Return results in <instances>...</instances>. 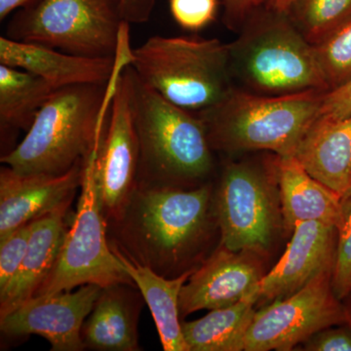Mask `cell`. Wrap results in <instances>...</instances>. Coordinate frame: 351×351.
<instances>
[{"instance_id":"5b68a950","label":"cell","mask_w":351,"mask_h":351,"mask_svg":"<svg viewBox=\"0 0 351 351\" xmlns=\"http://www.w3.org/2000/svg\"><path fill=\"white\" fill-rule=\"evenodd\" d=\"M138 77L170 103L199 113L234 88L228 44L217 38L152 36L132 50Z\"/></svg>"},{"instance_id":"83f0119b","label":"cell","mask_w":351,"mask_h":351,"mask_svg":"<svg viewBox=\"0 0 351 351\" xmlns=\"http://www.w3.org/2000/svg\"><path fill=\"white\" fill-rule=\"evenodd\" d=\"M175 22L186 31L197 32L216 18L218 0H169Z\"/></svg>"},{"instance_id":"f1b7e54d","label":"cell","mask_w":351,"mask_h":351,"mask_svg":"<svg viewBox=\"0 0 351 351\" xmlns=\"http://www.w3.org/2000/svg\"><path fill=\"white\" fill-rule=\"evenodd\" d=\"M304 350L351 351V325H339L315 332L304 343Z\"/></svg>"},{"instance_id":"4dcf8cb0","label":"cell","mask_w":351,"mask_h":351,"mask_svg":"<svg viewBox=\"0 0 351 351\" xmlns=\"http://www.w3.org/2000/svg\"><path fill=\"white\" fill-rule=\"evenodd\" d=\"M156 0H121L122 19L129 24H142L151 18Z\"/></svg>"},{"instance_id":"30bf717a","label":"cell","mask_w":351,"mask_h":351,"mask_svg":"<svg viewBox=\"0 0 351 351\" xmlns=\"http://www.w3.org/2000/svg\"><path fill=\"white\" fill-rule=\"evenodd\" d=\"M332 270L316 276L295 294L274 300L256 311L245 351H289L315 332L351 325V314L335 294Z\"/></svg>"},{"instance_id":"52a82bcc","label":"cell","mask_w":351,"mask_h":351,"mask_svg":"<svg viewBox=\"0 0 351 351\" xmlns=\"http://www.w3.org/2000/svg\"><path fill=\"white\" fill-rule=\"evenodd\" d=\"M120 3L121 0H36L13 16L5 36L77 56L117 57L125 22Z\"/></svg>"},{"instance_id":"7a4b0ae2","label":"cell","mask_w":351,"mask_h":351,"mask_svg":"<svg viewBox=\"0 0 351 351\" xmlns=\"http://www.w3.org/2000/svg\"><path fill=\"white\" fill-rule=\"evenodd\" d=\"M130 61V55L123 52L108 84L57 89L20 144L1 156V163L22 174L59 176L87 160L100 145L117 76Z\"/></svg>"},{"instance_id":"d6a6232c","label":"cell","mask_w":351,"mask_h":351,"mask_svg":"<svg viewBox=\"0 0 351 351\" xmlns=\"http://www.w3.org/2000/svg\"><path fill=\"white\" fill-rule=\"evenodd\" d=\"M36 0H0V21L5 20L17 9L24 8Z\"/></svg>"},{"instance_id":"ac0fdd59","label":"cell","mask_w":351,"mask_h":351,"mask_svg":"<svg viewBox=\"0 0 351 351\" xmlns=\"http://www.w3.org/2000/svg\"><path fill=\"white\" fill-rule=\"evenodd\" d=\"M69 208L32 221L31 239L19 272L0 294V317L34 298L49 276L66 237Z\"/></svg>"},{"instance_id":"d4e9b609","label":"cell","mask_w":351,"mask_h":351,"mask_svg":"<svg viewBox=\"0 0 351 351\" xmlns=\"http://www.w3.org/2000/svg\"><path fill=\"white\" fill-rule=\"evenodd\" d=\"M329 91L351 80V20L314 46Z\"/></svg>"},{"instance_id":"44dd1931","label":"cell","mask_w":351,"mask_h":351,"mask_svg":"<svg viewBox=\"0 0 351 351\" xmlns=\"http://www.w3.org/2000/svg\"><path fill=\"white\" fill-rule=\"evenodd\" d=\"M114 252L119 254L127 272L151 311L163 350L189 351L182 335V322H180L179 300L182 286L195 269L189 270L175 278H167L149 267L131 262L119 252Z\"/></svg>"},{"instance_id":"ba28073f","label":"cell","mask_w":351,"mask_h":351,"mask_svg":"<svg viewBox=\"0 0 351 351\" xmlns=\"http://www.w3.org/2000/svg\"><path fill=\"white\" fill-rule=\"evenodd\" d=\"M98 149L85 161L82 195L75 219L66 230L59 257L34 297L71 291L86 284L101 288L135 285L119 254L110 246L95 179Z\"/></svg>"},{"instance_id":"8fae6325","label":"cell","mask_w":351,"mask_h":351,"mask_svg":"<svg viewBox=\"0 0 351 351\" xmlns=\"http://www.w3.org/2000/svg\"><path fill=\"white\" fill-rule=\"evenodd\" d=\"M138 161L132 69L128 64L117 76L110 117L95 162L99 201L107 223L119 216L137 186Z\"/></svg>"},{"instance_id":"7402d4cb","label":"cell","mask_w":351,"mask_h":351,"mask_svg":"<svg viewBox=\"0 0 351 351\" xmlns=\"http://www.w3.org/2000/svg\"><path fill=\"white\" fill-rule=\"evenodd\" d=\"M258 291L223 308L213 309L204 317L182 322L189 351L245 350L247 332L256 314Z\"/></svg>"},{"instance_id":"e0dca14e","label":"cell","mask_w":351,"mask_h":351,"mask_svg":"<svg viewBox=\"0 0 351 351\" xmlns=\"http://www.w3.org/2000/svg\"><path fill=\"white\" fill-rule=\"evenodd\" d=\"M295 158L313 178L341 197L351 193V113L320 115L306 132Z\"/></svg>"},{"instance_id":"6da1fadb","label":"cell","mask_w":351,"mask_h":351,"mask_svg":"<svg viewBox=\"0 0 351 351\" xmlns=\"http://www.w3.org/2000/svg\"><path fill=\"white\" fill-rule=\"evenodd\" d=\"M212 197L209 184L189 189L137 184L123 210L107 223L110 246L159 276H180L206 239Z\"/></svg>"},{"instance_id":"8992f818","label":"cell","mask_w":351,"mask_h":351,"mask_svg":"<svg viewBox=\"0 0 351 351\" xmlns=\"http://www.w3.org/2000/svg\"><path fill=\"white\" fill-rule=\"evenodd\" d=\"M233 82L251 93L284 96L318 90L329 92L315 47L287 14L267 10L251 21L228 44Z\"/></svg>"},{"instance_id":"d6986e66","label":"cell","mask_w":351,"mask_h":351,"mask_svg":"<svg viewBox=\"0 0 351 351\" xmlns=\"http://www.w3.org/2000/svg\"><path fill=\"white\" fill-rule=\"evenodd\" d=\"M276 175L281 213L288 230L302 221L338 225L343 197L309 174L295 157L277 156Z\"/></svg>"},{"instance_id":"603a6c76","label":"cell","mask_w":351,"mask_h":351,"mask_svg":"<svg viewBox=\"0 0 351 351\" xmlns=\"http://www.w3.org/2000/svg\"><path fill=\"white\" fill-rule=\"evenodd\" d=\"M57 89L39 76L0 64V130L27 131L46 101Z\"/></svg>"},{"instance_id":"836d02e7","label":"cell","mask_w":351,"mask_h":351,"mask_svg":"<svg viewBox=\"0 0 351 351\" xmlns=\"http://www.w3.org/2000/svg\"><path fill=\"white\" fill-rule=\"evenodd\" d=\"M294 1L295 0H265L263 4H265L267 10L287 14Z\"/></svg>"},{"instance_id":"9a60e30c","label":"cell","mask_w":351,"mask_h":351,"mask_svg":"<svg viewBox=\"0 0 351 351\" xmlns=\"http://www.w3.org/2000/svg\"><path fill=\"white\" fill-rule=\"evenodd\" d=\"M129 43V25H122L117 57L91 58L69 54L40 45L0 36V64L29 71L49 83L55 89L80 84L106 85Z\"/></svg>"},{"instance_id":"ffe728a7","label":"cell","mask_w":351,"mask_h":351,"mask_svg":"<svg viewBox=\"0 0 351 351\" xmlns=\"http://www.w3.org/2000/svg\"><path fill=\"white\" fill-rule=\"evenodd\" d=\"M117 284L103 288L85 320L82 339L85 348L103 351H137L138 318L142 302L132 288Z\"/></svg>"},{"instance_id":"5bb4252c","label":"cell","mask_w":351,"mask_h":351,"mask_svg":"<svg viewBox=\"0 0 351 351\" xmlns=\"http://www.w3.org/2000/svg\"><path fill=\"white\" fill-rule=\"evenodd\" d=\"M86 161V160H85ZM85 161L63 175L22 174L0 169V237L62 208L82 188Z\"/></svg>"},{"instance_id":"cb8c5ba5","label":"cell","mask_w":351,"mask_h":351,"mask_svg":"<svg viewBox=\"0 0 351 351\" xmlns=\"http://www.w3.org/2000/svg\"><path fill=\"white\" fill-rule=\"evenodd\" d=\"M295 27L315 46L351 20V0H295L287 13Z\"/></svg>"},{"instance_id":"2e32d148","label":"cell","mask_w":351,"mask_h":351,"mask_svg":"<svg viewBox=\"0 0 351 351\" xmlns=\"http://www.w3.org/2000/svg\"><path fill=\"white\" fill-rule=\"evenodd\" d=\"M282 257L258 284V301H274L295 294L316 276L334 270L336 226L319 221L298 223Z\"/></svg>"},{"instance_id":"4fadbf2b","label":"cell","mask_w":351,"mask_h":351,"mask_svg":"<svg viewBox=\"0 0 351 351\" xmlns=\"http://www.w3.org/2000/svg\"><path fill=\"white\" fill-rule=\"evenodd\" d=\"M258 254L232 251L219 245L184 284L180 294L181 317L237 304L258 291L265 274Z\"/></svg>"},{"instance_id":"484cf974","label":"cell","mask_w":351,"mask_h":351,"mask_svg":"<svg viewBox=\"0 0 351 351\" xmlns=\"http://www.w3.org/2000/svg\"><path fill=\"white\" fill-rule=\"evenodd\" d=\"M336 228L338 240L332 286L337 297L343 300L351 294V193L341 199V218Z\"/></svg>"},{"instance_id":"9c48e42d","label":"cell","mask_w":351,"mask_h":351,"mask_svg":"<svg viewBox=\"0 0 351 351\" xmlns=\"http://www.w3.org/2000/svg\"><path fill=\"white\" fill-rule=\"evenodd\" d=\"M277 156L269 167L246 161L226 166L214 208L219 245L261 254L271 244L278 221L274 193Z\"/></svg>"},{"instance_id":"f546056e","label":"cell","mask_w":351,"mask_h":351,"mask_svg":"<svg viewBox=\"0 0 351 351\" xmlns=\"http://www.w3.org/2000/svg\"><path fill=\"white\" fill-rule=\"evenodd\" d=\"M351 113V80L343 86L325 93L320 115L345 117Z\"/></svg>"},{"instance_id":"3957f363","label":"cell","mask_w":351,"mask_h":351,"mask_svg":"<svg viewBox=\"0 0 351 351\" xmlns=\"http://www.w3.org/2000/svg\"><path fill=\"white\" fill-rule=\"evenodd\" d=\"M131 69L140 149L138 184L186 188L202 181L214 167L204 121L164 99Z\"/></svg>"},{"instance_id":"4316f807","label":"cell","mask_w":351,"mask_h":351,"mask_svg":"<svg viewBox=\"0 0 351 351\" xmlns=\"http://www.w3.org/2000/svg\"><path fill=\"white\" fill-rule=\"evenodd\" d=\"M32 223L0 237V294L9 287L19 272L31 239Z\"/></svg>"},{"instance_id":"277c9868","label":"cell","mask_w":351,"mask_h":351,"mask_svg":"<svg viewBox=\"0 0 351 351\" xmlns=\"http://www.w3.org/2000/svg\"><path fill=\"white\" fill-rule=\"evenodd\" d=\"M327 92L269 96L234 87L218 105L197 113L213 151H267L294 156L306 132L320 117Z\"/></svg>"},{"instance_id":"7c38bea8","label":"cell","mask_w":351,"mask_h":351,"mask_svg":"<svg viewBox=\"0 0 351 351\" xmlns=\"http://www.w3.org/2000/svg\"><path fill=\"white\" fill-rule=\"evenodd\" d=\"M103 288L95 284L77 290L32 298L0 317V330L9 337L38 335L52 351H82V328Z\"/></svg>"},{"instance_id":"1f68e13d","label":"cell","mask_w":351,"mask_h":351,"mask_svg":"<svg viewBox=\"0 0 351 351\" xmlns=\"http://www.w3.org/2000/svg\"><path fill=\"white\" fill-rule=\"evenodd\" d=\"M263 2L265 0H223L226 20L230 24L239 23V21L244 20L247 16L253 13Z\"/></svg>"}]
</instances>
